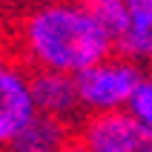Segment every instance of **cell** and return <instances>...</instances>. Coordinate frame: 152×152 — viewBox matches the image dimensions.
Listing matches in <instances>:
<instances>
[{"label":"cell","mask_w":152,"mask_h":152,"mask_svg":"<svg viewBox=\"0 0 152 152\" xmlns=\"http://www.w3.org/2000/svg\"><path fill=\"white\" fill-rule=\"evenodd\" d=\"M129 29L118 40L115 52L126 55L144 69H152V0H126Z\"/></svg>","instance_id":"8992f818"},{"label":"cell","mask_w":152,"mask_h":152,"mask_svg":"<svg viewBox=\"0 0 152 152\" xmlns=\"http://www.w3.org/2000/svg\"><path fill=\"white\" fill-rule=\"evenodd\" d=\"M77 152H152V129L129 109L83 115L72 129Z\"/></svg>","instance_id":"3957f363"},{"label":"cell","mask_w":152,"mask_h":152,"mask_svg":"<svg viewBox=\"0 0 152 152\" xmlns=\"http://www.w3.org/2000/svg\"><path fill=\"white\" fill-rule=\"evenodd\" d=\"M144 72L146 69L141 63H135L132 58L112 52L109 58L98 60L95 66L75 75L83 115H103V112L126 109Z\"/></svg>","instance_id":"7a4b0ae2"},{"label":"cell","mask_w":152,"mask_h":152,"mask_svg":"<svg viewBox=\"0 0 152 152\" xmlns=\"http://www.w3.org/2000/svg\"><path fill=\"white\" fill-rule=\"evenodd\" d=\"M112 52L115 43L80 0H34L15 20V55L32 72L75 77Z\"/></svg>","instance_id":"6da1fadb"},{"label":"cell","mask_w":152,"mask_h":152,"mask_svg":"<svg viewBox=\"0 0 152 152\" xmlns=\"http://www.w3.org/2000/svg\"><path fill=\"white\" fill-rule=\"evenodd\" d=\"M37 115L32 95V69L15 52L0 49V149L9 152L29 121Z\"/></svg>","instance_id":"277c9868"},{"label":"cell","mask_w":152,"mask_h":152,"mask_svg":"<svg viewBox=\"0 0 152 152\" xmlns=\"http://www.w3.org/2000/svg\"><path fill=\"white\" fill-rule=\"evenodd\" d=\"M72 129H75V124H66V121H58V118L37 112L9 152H52V149H60V146H69L72 144Z\"/></svg>","instance_id":"52a82bcc"},{"label":"cell","mask_w":152,"mask_h":152,"mask_svg":"<svg viewBox=\"0 0 152 152\" xmlns=\"http://www.w3.org/2000/svg\"><path fill=\"white\" fill-rule=\"evenodd\" d=\"M83 9L95 17V23L109 34V40L118 46V40L129 29V6L126 0H80Z\"/></svg>","instance_id":"ba28073f"},{"label":"cell","mask_w":152,"mask_h":152,"mask_svg":"<svg viewBox=\"0 0 152 152\" xmlns=\"http://www.w3.org/2000/svg\"><path fill=\"white\" fill-rule=\"evenodd\" d=\"M52 152H77V149H75L72 144H69V146H60V149H52Z\"/></svg>","instance_id":"30bf717a"},{"label":"cell","mask_w":152,"mask_h":152,"mask_svg":"<svg viewBox=\"0 0 152 152\" xmlns=\"http://www.w3.org/2000/svg\"><path fill=\"white\" fill-rule=\"evenodd\" d=\"M32 95L40 115L77 124L83 118L80 98H77V80L63 72H32Z\"/></svg>","instance_id":"5b68a950"},{"label":"cell","mask_w":152,"mask_h":152,"mask_svg":"<svg viewBox=\"0 0 152 152\" xmlns=\"http://www.w3.org/2000/svg\"><path fill=\"white\" fill-rule=\"evenodd\" d=\"M126 109L141 124H146L152 129V69L144 72V77H141V83H138V89H135V95H132V101H129Z\"/></svg>","instance_id":"9c48e42d"}]
</instances>
